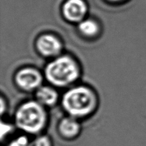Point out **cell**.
I'll list each match as a JSON object with an SVG mask.
<instances>
[{
    "mask_svg": "<svg viewBox=\"0 0 146 146\" xmlns=\"http://www.w3.org/2000/svg\"><path fill=\"white\" fill-rule=\"evenodd\" d=\"M16 81L20 88L24 90H33L39 86L42 77L37 70L27 68L17 73Z\"/></svg>",
    "mask_w": 146,
    "mask_h": 146,
    "instance_id": "4",
    "label": "cell"
},
{
    "mask_svg": "<svg viewBox=\"0 0 146 146\" xmlns=\"http://www.w3.org/2000/svg\"><path fill=\"white\" fill-rule=\"evenodd\" d=\"M38 51L46 56H54L58 55L61 51V42L56 36L46 34L40 36L36 42Z\"/></svg>",
    "mask_w": 146,
    "mask_h": 146,
    "instance_id": "6",
    "label": "cell"
},
{
    "mask_svg": "<svg viewBox=\"0 0 146 146\" xmlns=\"http://www.w3.org/2000/svg\"><path fill=\"white\" fill-rule=\"evenodd\" d=\"M63 105L74 117H83L91 113L96 105L93 91L86 87H76L67 91L63 98Z\"/></svg>",
    "mask_w": 146,
    "mask_h": 146,
    "instance_id": "1",
    "label": "cell"
},
{
    "mask_svg": "<svg viewBox=\"0 0 146 146\" xmlns=\"http://www.w3.org/2000/svg\"><path fill=\"white\" fill-rule=\"evenodd\" d=\"M31 146H51V143L47 137L42 136L37 138Z\"/></svg>",
    "mask_w": 146,
    "mask_h": 146,
    "instance_id": "10",
    "label": "cell"
},
{
    "mask_svg": "<svg viewBox=\"0 0 146 146\" xmlns=\"http://www.w3.org/2000/svg\"><path fill=\"white\" fill-rule=\"evenodd\" d=\"M19 128L30 133H36L44 127L46 113L38 102L29 101L23 104L16 114Z\"/></svg>",
    "mask_w": 146,
    "mask_h": 146,
    "instance_id": "3",
    "label": "cell"
},
{
    "mask_svg": "<svg viewBox=\"0 0 146 146\" xmlns=\"http://www.w3.org/2000/svg\"><path fill=\"white\" fill-rule=\"evenodd\" d=\"M36 98L41 105L52 106L56 102L58 94L50 87H40L36 92Z\"/></svg>",
    "mask_w": 146,
    "mask_h": 146,
    "instance_id": "7",
    "label": "cell"
},
{
    "mask_svg": "<svg viewBox=\"0 0 146 146\" xmlns=\"http://www.w3.org/2000/svg\"><path fill=\"white\" fill-rule=\"evenodd\" d=\"M80 31L87 36H93L98 31V26L95 21L86 19L81 21L78 27Z\"/></svg>",
    "mask_w": 146,
    "mask_h": 146,
    "instance_id": "9",
    "label": "cell"
},
{
    "mask_svg": "<svg viewBox=\"0 0 146 146\" xmlns=\"http://www.w3.org/2000/svg\"><path fill=\"white\" fill-rule=\"evenodd\" d=\"M86 11V5L83 0H68L63 7L65 18L73 22L82 21Z\"/></svg>",
    "mask_w": 146,
    "mask_h": 146,
    "instance_id": "5",
    "label": "cell"
},
{
    "mask_svg": "<svg viewBox=\"0 0 146 146\" xmlns=\"http://www.w3.org/2000/svg\"><path fill=\"white\" fill-rule=\"evenodd\" d=\"M8 146H29V145L27 138L24 136H21L10 143Z\"/></svg>",
    "mask_w": 146,
    "mask_h": 146,
    "instance_id": "11",
    "label": "cell"
},
{
    "mask_svg": "<svg viewBox=\"0 0 146 146\" xmlns=\"http://www.w3.org/2000/svg\"><path fill=\"white\" fill-rule=\"evenodd\" d=\"M110 1H119V0H110Z\"/></svg>",
    "mask_w": 146,
    "mask_h": 146,
    "instance_id": "12",
    "label": "cell"
},
{
    "mask_svg": "<svg viewBox=\"0 0 146 146\" xmlns=\"http://www.w3.org/2000/svg\"><path fill=\"white\" fill-rule=\"evenodd\" d=\"M45 74L51 84L58 86H65L77 79L79 68L72 58L64 56L48 64Z\"/></svg>",
    "mask_w": 146,
    "mask_h": 146,
    "instance_id": "2",
    "label": "cell"
},
{
    "mask_svg": "<svg viewBox=\"0 0 146 146\" xmlns=\"http://www.w3.org/2000/svg\"><path fill=\"white\" fill-rule=\"evenodd\" d=\"M60 132L64 136L72 138L76 136L80 131L78 123L73 118H64L59 125Z\"/></svg>",
    "mask_w": 146,
    "mask_h": 146,
    "instance_id": "8",
    "label": "cell"
}]
</instances>
